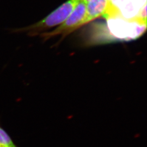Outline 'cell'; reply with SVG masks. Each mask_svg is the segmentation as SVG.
I'll return each mask as SVG.
<instances>
[{"instance_id": "6da1fadb", "label": "cell", "mask_w": 147, "mask_h": 147, "mask_svg": "<svg viewBox=\"0 0 147 147\" xmlns=\"http://www.w3.org/2000/svg\"><path fill=\"white\" fill-rule=\"evenodd\" d=\"M80 0H68L42 20L30 26L14 29L11 32H27L30 36H35L40 32L61 25L74 11Z\"/></svg>"}, {"instance_id": "7a4b0ae2", "label": "cell", "mask_w": 147, "mask_h": 147, "mask_svg": "<svg viewBox=\"0 0 147 147\" xmlns=\"http://www.w3.org/2000/svg\"><path fill=\"white\" fill-rule=\"evenodd\" d=\"M86 5L87 4L84 2L80 0L72 13L68 18L61 24V26L51 32L42 33L41 36L43 38L47 39L59 34H68L82 26L86 15Z\"/></svg>"}, {"instance_id": "3957f363", "label": "cell", "mask_w": 147, "mask_h": 147, "mask_svg": "<svg viewBox=\"0 0 147 147\" xmlns=\"http://www.w3.org/2000/svg\"><path fill=\"white\" fill-rule=\"evenodd\" d=\"M103 16L107 19L118 17L116 8L110 0H90L86 5V11L82 25Z\"/></svg>"}, {"instance_id": "277c9868", "label": "cell", "mask_w": 147, "mask_h": 147, "mask_svg": "<svg viewBox=\"0 0 147 147\" xmlns=\"http://www.w3.org/2000/svg\"><path fill=\"white\" fill-rule=\"evenodd\" d=\"M0 147H16L9 135L0 126Z\"/></svg>"}, {"instance_id": "5b68a950", "label": "cell", "mask_w": 147, "mask_h": 147, "mask_svg": "<svg viewBox=\"0 0 147 147\" xmlns=\"http://www.w3.org/2000/svg\"><path fill=\"white\" fill-rule=\"evenodd\" d=\"M81 1H82L83 2H84V3H86L87 4L90 0H81Z\"/></svg>"}]
</instances>
